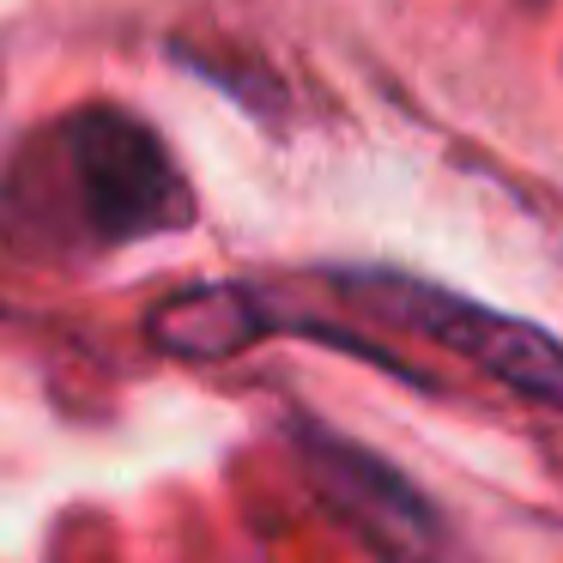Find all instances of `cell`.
<instances>
[{
	"instance_id": "obj_1",
	"label": "cell",
	"mask_w": 563,
	"mask_h": 563,
	"mask_svg": "<svg viewBox=\"0 0 563 563\" xmlns=\"http://www.w3.org/2000/svg\"><path fill=\"white\" fill-rule=\"evenodd\" d=\"M62 152L74 164L79 219L103 243H140V236L188 231L195 224V195L176 170L170 146L140 122L134 110L91 103L62 122Z\"/></svg>"
},
{
	"instance_id": "obj_2",
	"label": "cell",
	"mask_w": 563,
	"mask_h": 563,
	"mask_svg": "<svg viewBox=\"0 0 563 563\" xmlns=\"http://www.w3.org/2000/svg\"><path fill=\"white\" fill-rule=\"evenodd\" d=\"M340 285L357 303H369V316L400 321V328L449 345L454 357H466L473 369L509 382L527 400L563 406V345L545 328H533V321L485 309L473 297H454L442 285L412 279V273H340Z\"/></svg>"
}]
</instances>
